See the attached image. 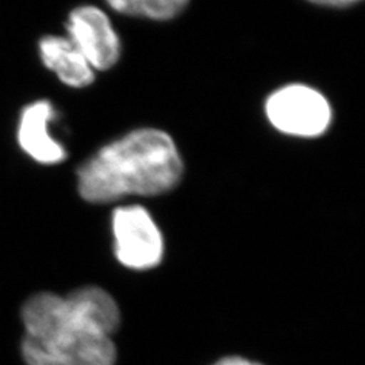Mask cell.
<instances>
[{
  "label": "cell",
  "mask_w": 365,
  "mask_h": 365,
  "mask_svg": "<svg viewBox=\"0 0 365 365\" xmlns=\"http://www.w3.org/2000/svg\"><path fill=\"white\" fill-rule=\"evenodd\" d=\"M26 365H114L113 336L120 324L114 298L101 287H83L60 297L39 292L21 310Z\"/></svg>",
  "instance_id": "1"
},
{
  "label": "cell",
  "mask_w": 365,
  "mask_h": 365,
  "mask_svg": "<svg viewBox=\"0 0 365 365\" xmlns=\"http://www.w3.org/2000/svg\"><path fill=\"white\" fill-rule=\"evenodd\" d=\"M182 173V157L170 134L140 129L106 145L78 168V194L90 203L161 195L178 185Z\"/></svg>",
  "instance_id": "2"
},
{
  "label": "cell",
  "mask_w": 365,
  "mask_h": 365,
  "mask_svg": "<svg viewBox=\"0 0 365 365\" xmlns=\"http://www.w3.org/2000/svg\"><path fill=\"white\" fill-rule=\"evenodd\" d=\"M271 125L288 135L318 137L331 123V107L327 98L303 84H289L274 91L265 103Z\"/></svg>",
  "instance_id": "3"
},
{
  "label": "cell",
  "mask_w": 365,
  "mask_h": 365,
  "mask_svg": "<svg viewBox=\"0 0 365 365\" xmlns=\"http://www.w3.org/2000/svg\"><path fill=\"white\" fill-rule=\"evenodd\" d=\"M113 235L118 261L134 271L157 267L164 255L163 235L143 206H122L113 214Z\"/></svg>",
  "instance_id": "4"
},
{
  "label": "cell",
  "mask_w": 365,
  "mask_h": 365,
  "mask_svg": "<svg viewBox=\"0 0 365 365\" xmlns=\"http://www.w3.org/2000/svg\"><path fill=\"white\" fill-rule=\"evenodd\" d=\"M69 41L86 57L92 69L107 71L120 57V41L108 16L95 6L73 9L66 22Z\"/></svg>",
  "instance_id": "5"
},
{
  "label": "cell",
  "mask_w": 365,
  "mask_h": 365,
  "mask_svg": "<svg viewBox=\"0 0 365 365\" xmlns=\"http://www.w3.org/2000/svg\"><path fill=\"white\" fill-rule=\"evenodd\" d=\"M56 117L49 101H37L26 106L18 125V144L34 161L45 165L60 164L66 158L64 146L57 143L48 130V123Z\"/></svg>",
  "instance_id": "6"
},
{
  "label": "cell",
  "mask_w": 365,
  "mask_h": 365,
  "mask_svg": "<svg viewBox=\"0 0 365 365\" xmlns=\"http://www.w3.org/2000/svg\"><path fill=\"white\" fill-rule=\"evenodd\" d=\"M43 66L72 88L88 87L95 80L92 66L68 37L43 36L38 41Z\"/></svg>",
  "instance_id": "7"
},
{
  "label": "cell",
  "mask_w": 365,
  "mask_h": 365,
  "mask_svg": "<svg viewBox=\"0 0 365 365\" xmlns=\"http://www.w3.org/2000/svg\"><path fill=\"white\" fill-rule=\"evenodd\" d=\"M119 14L146 18L152 21H170L184 11L190 0H106Z\"/></svg>",
  "instance_id": "8"
},
{
  "label": "cell",
  "mask_w": 365,
  "mask_h": 365,
  "mask_svg": "<svg viewBox=\"0 0 365 365\" xmlns=\"http://www.w3.org/2000/svg\"><path fill=\"white\" fill-rule=\"evenodd\" d=\"M307 1L318 6H325V7H348L359 3L360 0H307Z\"/></svg>",
  "instance_id": "9"
},
{
  "label": "cell",
  "mask_w": 365,
  "mask_h": 365,
  "mask_svg": "<svg viewBox=\"0 0 365 365\" xmlns=\"http://www.w3.org/2000/svg\"><path fill=\"white\" fill-rule=\"evenodd\" d=\"M214 365H262L260 363H255L247 360L244 357H238V356H232V357H225L220 361H217Z\"/></svg>",
  "instance_id": "10"
}]
</instances>
